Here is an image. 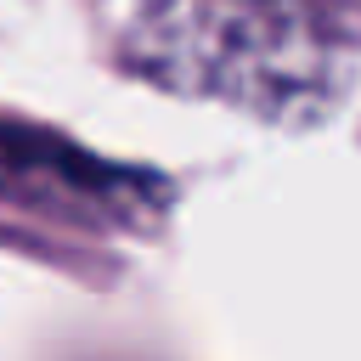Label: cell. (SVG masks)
Here are the masks:
<instances>
[{
    "instance_id": "1",
    "label": "cell",
    "mask_w": 361,
    "mask_h": 361,
    "mask_svg": "<svg viewBox=\"0 0 361 361\" xmlns=\"http://www.w3.org/2000/svg\"><path fill=\"white\" fill-rule=\"evenodd\" d=\"M130 45L152 79L271 118L327 90V39L299 0H158Z\"/></svg>"
}]
</instances>
